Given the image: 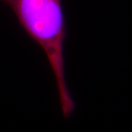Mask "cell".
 Returning <instances> with one entry per match:
<instances>
[{"label":"cell","instance_id":"6da1fadb","mask_svg":"<svg viewBox=\"0 0 132 132\" xmlns=\"http://www.w3.org/2000/svg\"><path fill=\"white\" fill-rule=\"evenodd\" d=\"M10 8L25 32L44 51L56 80L63 115L75 110L65 79V22L60 0H0Z\"/></svg>","mask_w":132,"mask_h":132}]
</instances>
